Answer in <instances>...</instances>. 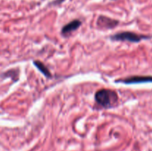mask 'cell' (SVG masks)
I'll return each instance as SVG.
<instances>
[{
	"label": "cell",
	"mask_w": 152,
	"mask_h": 151,
	"mask_svg": "<svg viewBox=\"0 0 152 151\" xmlns=\"http://www.w3.org/2000/svg\"><path fill=\"white\" fill-rule=\"evenodd\" d=\"M95 100L102 107L110 108L117 105L118 102V96L114 90L101 89L95 94Z\"/></svg>",
	"instance_id": "cell-1"
},
{
	"label": "cell",
	"mask_w": 152,
	"mask_h": 151,
	"mask_svg": "<svg viewBox=\"0 0 152 151\" xmlns=\"http://www.w3.org/2000/svg\"><path fill=\"white\" fill-rule=\"evenodd\" d=\"M148 38L146 36L139 35L135 33L130 31H124V32L117 33L114 36H111V38L114 41H125L130 42H140L143 38Z\"/></svg>",
	"instance_id": "cell-2"
},
{
	"label": "cell",
	"mask_w": 152,
	"mask_h": 151,
	"mask_svg": "<svg viewBox=\"0 0 152 151\" xmlns=\"http://www.w3.org/2000/svg\"><path fill=\"white\" fill-rule=\"evenodd\" d=\"M116 82L124 83L127 84H142V83L152 82V76H133L126 78H121L116 81Z\"/></svg>",
	"instance_id": "cell-3"
},
{
	"label": "cell",
	"mask_w": 152,
	"mask_h": 151,
	"mask_svg": "<svg viewBox=\"0 0 152 151\" xmlns=\"http://www.w3.org/2000/svg\"><path fill=\"white\" fill-rule=\"evenodd\" d=\"M118 21L104 16H99L97 20V25L99 28H104L107 29L115 28L118 25Z\"/></svg>",
	"instance_id": "cell-4"
},
{
	"label": "cell",
	"mask_w": 152,
	"mask_h": 151,
	"mask_svg": "<svg viewBox=\"0 0 152 151\" xmlns=\"http://www.w3.org/2000/svg\"><path fill=\"white\" fill-rule=\"evenodd\" d=\"M81 21L78 20V19H75V20L71 21V22L67 24L66 25H65V26L62 28V33L65 36L68 35L69 33H71L74 32V30L78 29V28L81 26Z\"/></svg>",
	"instance_id": "cell-5"
},
{
	"label": "cell",
	"mask_w": 152,
	"mask_h": 151,
	"mask_svg": "<svg viewBox=\"0 0 152 151\" xmlns=\"http://www.w3.org/2000/svg\"><path fill=\"white\" fill-rule=\"evenodd\" d=\"M34 65L38 68L39 70L42 73L44 74V76H45L48 78H50V77H51V74H50L48 68L42 62H40V61H34Z\"/></svg>",
	"instance_id": "cell-6"
}]
</instances>
